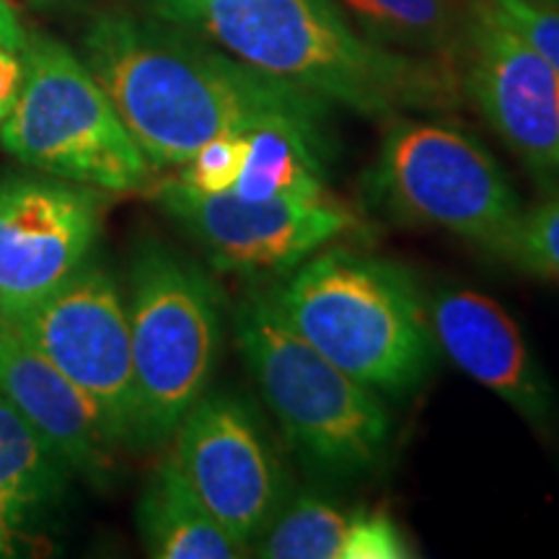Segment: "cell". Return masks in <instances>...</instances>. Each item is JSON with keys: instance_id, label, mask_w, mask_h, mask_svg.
I'll list each match as a JSON object with an SVG mask.
<instances>
[{"instance_id": "cell-6", "label": "cell", "mask_w": 559, "mask_h": 559, "mask_svg": "<svg viewBox=\"0 0 559 559\" xmlns=\"http://www.w3.org/2000/svg\"><path fill=\"white\" fill-rule=\"evenodd\" d=\"M221 285L179 251L145 241L130 264V342L135 370L132 449L151 451L213 381L223 345Z\"/></svg>"}, {"instance_id": "cell-23", "label": "cell", "mask_w": 559, "mask_h": 559, "mask_svg": "<svg viewBox=\"0 0 559 559\" xmlns=\"http://www.w3.org/2000/svg\"><path fill=\"white\" fill-rule=\"evenodd\" d=\"M21 81H24V62H21V55L0 50V122L5 120L13 102H16Z\"/></svg>"}, {"instance_id": "cell-11", "label": "cell", "mask_w": 559, "mask_h": 559, "mask_svg": "<svg viewBox=\"0 0 559 559\" xmlns=\"http://www.w3.org/2000/svg\"><path fill=\"white\" fill-rule=\"evenodd\" d=\"M102 190L50 177L0 179V319L19 321L88 262Z\"/></svg>"}, {"instance_id": "cell-26", "label": "cell", "mask_w": 559, "mask_h": 559, "mask_svg": "<svg viewBox=\"0 0 559 559\" xmlns=\"http://www.w3.org/2000/svg\"><path fill=\"white\" fill-rule=\"evenodd\" d=\"M13 9H21V5H45V3H52V0H9Z\"/></svg>"}, {"instance_id": "cell-10", "label": "cell", "mask_w": 559, "mask_h": 559, "mask_svg": "<svg viewBox=\"0 0 559 559\" xmlns=\"http://www.w3.org/2000/svg\"><path fill=\"white\" fill-rule=\"evenodd\" d=\"M88 396L120 449L135 436L130 319L115 277L83 264L45 304L11 321Z\"/></svg>"}, {"instance_id": "cell-2", "label": "cell", "mask_w": 559, "mask_h": 559, "mask_svg": "<svg viewBox=\"0 0 559 559\" xmlns=\"http://www.w3.org/2000/svg\"><path fill=\"white\" fill-rule=\"evenodd\" d=\"M230 58L360 117H402L459 102L453 62L396 52L355 29L337 0H151Z\"/></svg>"}, {"instance_id": "cell-5", "label": "cell", "mask_w": 559, "mask_h": 559, "mask_svg": "<svg viewBox=\"0 0 559 559\" xmlns=\"http://www.w3.org/2000/svg\"><path fill=\"white\" fill-rule=\"evenodd\" d=\"M362 200L400 226L438 228L508 262L523 210L485 145L449 122L394 117L362 174Z\"/></svg>"}, {"instance_id": "cell-3", "label": "cell", "mask_w": 559, "mask_h": 559, "mask_svg": "<svg viewBox=\"0 0 559 559\" xmlns=\"http://www.w3.org/2000/svg\"><path fill=\"white\" fill-rule=\"evenodd\" d=\"M267 290L290 330L368 389L407 396L432 373L428 296L404 264L324 247Z\"/></svg>"}, {"instance_id": "cell-14", "label": "cell", "mask_w": 559, "mask_h": 559, "mask_svg": "<svg viewBox=\"0 0 559 559\" xmlns=\"http://www.w3.org/2000/svg\"><path fill=\"white\" fill-rule=\"evenodd\" d=\"M0 396H5L47 445L91 485L107 487L120 445L73 381L41 355L16 324L0 319Z\"/></svg>"}, {"instance_id": "cell-25", "label": "cell", "mask_w": 559, "mask_h": 559, "mask_svg": "<svg viewBox=\"0 0 559 559\" xmlns=\"http://www.w3.org/2000/svg\"><path fill=\"white\" fill-rule=\"evenodd\" d=\"M19 534L21 531L13 526L5 510L0 508V557H16L19 555Z\"/></svg>"}, {"instance_id": "cell-18", "label": "cell", "mask_w": 559, "mask_h": 559, "mask_svg": "<svg viewBox=\"0 0 559 559\" xmlns=\"http://www.w3.org/2000/svg\"><path fill=\"white\" fill-rule=\"evenodd\" d=\"M73 472L47 440L0 396V508L21 534L66 506Z\"/></svg>"}, {"instance_id": "cell-21", "label": "cell", "mask_w": 559, "mask_h": 559, "mask_svg": "<svg viewBox=\"0 0 559 559\" xmlns=\"http://www.w3.org/2000/svg\"><path fill=\"white\" fill-rule=\"evenodd\" d=\"M243 158H247V132H230L207 140L181 164L179 179L192 190L205 194H223L234 190Z\"/></svg>"}, {"instance_id": "cell-1", "label": "cell", "mask_w": 559, "mask_h": 559, "mask_svg": "<svg viewBox=\"0 0 559 559\" xmlns=\"http://www.w3.org/2000/svg\"><path fill=\"white\" fill-rule=\"evenodd\" d=\"M81 52L156 169L181 166L207 140L264 122L324 124L332 109L164 19L102 13L83 32Z\"/></svg>"}, {"instance_id": "cell-24", "label": "cell", "mask_w": 559, "mask_h": 559, "mask_svg": "<svg viewBox=\"0 0 559 559\" xmlns=\"http://www.w3.org/2000/svg\"><path fill=\"white\" fill-rule=\"evenodd\" d=\"M26 47V32L9 0H0V50L21 55Z\"/></svg>"}, {"instance_id": "cell-12", "label": "cell", "mask_w": 559, "mask_h": 559, "mask_svg": "<svg viewBox=\"0 0 559 559\" xmlns=\"http://www.w3.org/2000/svg\"><path fill=\"white\" fill-rule=\"evenodd\" d=\"M459 81L461 94L523 164L559 174V75L487 0H472Z\"/></svg>"}, {"instance_id": "cell-13", "label": "cell", "mask_w": 559, "mask_h": 559, "mask_svg": "<svg viewBox=\"0 0 559 559\" xmlns=\"http://www.w3.org/2000/svg\"><path fill=\"white\" fill-rule=\"evenodd\" d=\"M428 319L438 349L453 366L531 425L547 428L555 417V389L498 300L466 285H438L428 296Z\"/></svg>"}, {"instance_id": "cell-16", "label": "cell", "mask_w": 559, "mask_h": 559, "mask_svg": "<svg viewBox=\"0 0 559 559\" xmlns=\"http://www.w3.org/2000/svg\"><path fill=\"white\" fill-rule=\"evenodd\" d=\"M334 145L324 124L277 120L247 130V158L230 194L243 200L326 198Z\"/></svg>"}, {"instance_id": "cell-7", "label": "cell", "mask_w": 559, "mask_h": 559, "mask_svg": "<svg viewBox=\"0 0 559 559\" xmlns=\"http://www.w3.org/2000/svg\"><path fill=\"white\" fill-rule=\"evenodd\" d=\"M24 81L0 143L39 174L94 187L138 192L151 185L148 158L124 128L83 58L50 34H26Z\"/></svg>"}, {"instance_id": "cell-17", "label": "cell", "mask_w": 559, "mask_h": 559, "mask_svg": "<svg viewBox=\"0 0 559 559\" xmlns=\"http://www.w3.org/2000/svg\"><path fill=\"white\" fill-rule=\"evenodd\" d=\"M138 534L156 559H236L247 555L202 506L169 453L140 492Z\"/></svg>"}, {"instance_id": "cell-15", "label": "cell", "mask_w": 559, "mask_h": 559, "mask_svg": "<svg viewBox=\"0 0 559 559\" xmlns=\"http://www.w3.org/2000/svg\"><path fill=\"white\" fill-rule=\"evenodd\" d=\"M267 559H409L407 531L386 510L347 506L332 495H288L275 521L254 544Z\"/></svg>"}, {"instance_id": "cell-8", "label": "cell", "mask_w": 559, "mask_h": 559, "mask_svg": "<svg viewBox=\"0 0 559 559\" xmlns=\"http://www.w3.org/2000/svg\"><path fill=\"white\" fill-rule=\"evenodd\" d=\"M171 438V456L202 506L241 547H254L290 495L288 469L254 404L205 391Z\"/></svg>"}, {"instance_id": "cell-20", "label": "cell", "mask_w": 559, "mask_h": 559, "mask_svg": "<svg viewBox=\"0 0 559 559\" xmlns=\"http://www.w3.org/2000/svg\"><path fill=\"white\" fill-rule=\"evenodd\" d=\"M508 262L528 275L559 280V198L523 213Z\"/></svg>"}, {"instance_id": "cell-27", "label": "cell", "mask_w": 559, "mask_h": 559, "mask_svg": "<svg viewBox=\"0 0 559 559\" xmlns=\"http://www.w3.org/2000/svg\"><path fill=\"white\" fill-rule=\"evenodd\" d=\"M549 3H559V0H549Z\"/></svg>"}, {"instance_id": "cell-4", "label": "cell", "mask_w": 559, "mask_h": 559, "mask_svg": "<svg viewBox=\"0 0 559 559\" xmlns=\"http://www.w3.org/2000/svg\"><path fill=\"white\" fill-rule=\"evenodd\" d=\"M236 345L288 449L321 481L379 474L394 423L379 391L326 360L290 330L270 290L251 285L234 311Z\"/></svg>"}, {"instance_id": "cell-22", "label": "cell", "mask_w": 559, "mask_h": 559, "mask_svg": "<svg viewBox=\"0 0 559 559\" xmlns=\"http://www.w3.org/2000/svg\"><path fill=\"white\" fill-rule=\"evenodd\" d=\"M487 3L559 75V3L549 0H487Z\"/></svg>"}, {"instance_id": "cell-9", "label": "cell", "mask_w": 559, "mask_h": 559, "mask_svg": "<svg viewBox=\"0 0 559 559\" xmlns=\"http://www.w3.org/2000/svg\"><path fill=\"white\" fill-rule=\"evenodd\" d=\"M153 200L205 251L215 270L251 280L283 277L360 226L353 210L330 194L317 200H243L230 192H198L174 177L160 181Z\"/></svg>"}, {"instance_id": "cell-19", "label": "cell", "mask_w": 559, "mask_h": 559, "mask_svg": "<svg viewBox=\"0 0 559 559\" xmlns=\"http://www.w3.org/2000/svg\"><path fill=\"white\" fill-rule=\"evenodd\" d=\"M337 5L376 45L459 68L472 0H337Z\"/></svg>"}]
</instances>
